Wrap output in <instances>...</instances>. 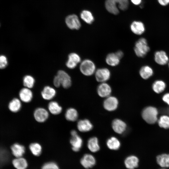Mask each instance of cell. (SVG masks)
<instances>
[{"label": "cell", "instance_id": "obj_10", "mask_svg": "<svg viewBox=\"0 0 169 169\" xmlns=\"http://www.w3.org/2000/svg\"><path fill=\"white\" fill-rule=\"evenodd\" d=\"M80 162L81 165L86 169H89L93 167L96 164V160L91 154H86L81 158Z\"/></svg>", "mask_w": 169, "mask_h": 169}, {"label": "cell", "instance_id": "obj_23", "mask_svg": "<svg viewBox=\"0 0 169 169\" xmlns=\"http://www.w3.org/2000/svg\"><path fill=\"white\" fill-rule=\"evenodd\" d=\"M130 28L134 34L140 35L142 34L145 30L143 24L139 21H134L131 24Z\"/></svg>", "mask_w": 169, "mask_h": 169}, {"label": "cell", "instance_id": "obj_32", "mask_svg": "<svg viewBox=\"0 0 169 169\" xmlns=\"http://www.w3.org/2000/svg\"><path fill=\"white\" fill-rule=\"evenodd\" d=\"M166 84L162 80L155 81L152 85L153 90L156 93H159L163 91L166 88Z\"/></svg>", "mask_w": 169, "mask_h": 169}, {"label": "cell", "instance_id": "obj_34", "mask_svg": "<svg viewBox=\"0 0 169 169\" xmlns=\"http://www.w3.org/2000/svg\"><path fill=\"white\" fill-rule=\"evenodd\" d=\"M9 159V154L5 149L0 147V167L8 162Z\"/></svg>", "mask_w": 169, "mask_h": 169}, {"label": "cell", "instance_id": "obj_17", "mask_svg": "<svg viewBox=\"0 0 169 169\" xmlns=\"http://www.w3.org/2000/svg\"><path fill=\"white\" fill-rule=\"evenodd\" d=\"M124 164L128 169H135L139 165V160L134 155H130L126 157L124 160Z\"/></svg>", "mask_w": 169, "mask_h": 169}, {"label": "cell", "instance_id": "obj_28", "mask_svg": "<svg viewBox=\"0 0 169 169\" xmlns=\"http://www.w3.org/2000/svg\"><path fill=\"white\" fill-rule=\"evenodd\" d=\"M106 145L109 149L111 150H117L120 148V143L117 138L113 136L108 139L106 141Z\"/></svg>", "mask_w": 169, "mask_h": 169}, {"label": "cell", "instance_id": "obj_45", "mask_svg": "<svg viewBox=\"0 0 169 169\" xmlns=\"http://www.w3.org/2000/svg\"><path fill=\"white\" fill-rule=\"evenodd\" d=\"M161 169H166V168H162Z\"/></svg>", "mask_w": 169, "mask_h": 169}, {"label": "cell", "instance_id": "obj_15", "mask_svg": "<svg viewBox=\"0 0 169 169\" xmlns=\"http://www.w3.org/2000/svg\"><path fill=\"white\" fill-rule=\"evenodd\" d=\"M112 126L113 130L119 134L123 133L126 130V125L122 120L119 119H115L113 120Z\"/></svg>", "mask_w": 169, "mask_h": 169}, {"label": "cell", "instance_id": "obj_44", "mask_svg": "<svg viewBox=\"0 0 169 169\" xmlns=\"http://www.w3.org/2000/svg\"><path fill=\"white\" fill-rule=\"evenodd\" d=\"M70 134L71 136H73L78 134V133L76 130H72L70 132Z\"/></svg>", "mask_w": 169, "mask_h": 169}, {"label": "cell", "instance_id": "obj_2", "mask_svg": "<svg viewBox=\"0 0 169 169\" xmlns=\"http://www.w3.org/2000/svg\"><path fill=\"white\" fill-rule=\"evenodd\" d=\"M79 70L83 74L89 76L95 74L96 69L93 61L90 59H86L80 63Z\"/></svg>", "mask_w": 169, "mask_h": 169}, {"label": "cell", "instance_id": "obj_3", "mask_svg": "<svg viewBox=\"0 0 169 169\" xmlns=\"http://www.w3.org/2000/svg\"><path fill=\"white\" fill-rule=\"evenodd\" d=\"M149 50V47L145 38H141L136 42L134 47V51L136 55L138 57H143Z\"/></svg>", "mask_w": 169, "mask_h": 169}, {"label": "cell", "instance_id": "obj_29", "mask_svg": "<svg viewBox=\"0 0 169 169\" xmlns=\"http://www.w3.org/2000/svg\"><path fill=\"white\" fill-rule=\"evenodd\" d=\"M13 166L17 169H26L28 163L26 159L20 157L13 159L12 161Z\"/></svg>", "mask_w": 169, "mask_h": 169}, {"label": "cell", "instance_id": "obj_35", "mask_svg": "<svg viewBox=\"0 0 169 169\" xmlns=\"http://www.w3.org/2000/svg\"><path fill=\"white\" fill-rule=\"evenodd\" d=\"M80 17L81 19L88 24H91L94 21V17L90 12L84 10L81 13Z\"/></svg>", "mask_w": 169, "mask_h": 169}, {"label": "cell", "instance_id": "obj_13", "mask_svg": "<svg viewBox=\"0 0 169 169\" xmlns=\"http://www.w3.org/2000/svg\"><path fill=\"white\" fill-rule=\"evenodd\" d=\"M19 99L21 101L25 103H28L32 100L33 94L30 89L25 87L22 88L19 91Z\"/></svg>", "mask_w": 169, "mask_h": 169}, {"label": "cell", "instance_id": "obj_21", "mask_svg": "<svg viewBox=\"0 0 169 169\" xmlns=\"http://www.w3.org/2000/svg\"><path fill=\"white\" fill-rule=\"evenodd\" d=\"M155 60L159 64L164 65L168 61V58L164 51H160L156 52L155 54Z\"/></svg>", "mask_w": 169, "mask_h": 169}, {"label": "cell", "instance_id": "obj_8", "mask_svg": "<svg viewBox=\"0 0 169 169\" xmlns=\"http://www.w3.org/2000/svg\"><path fill=\"white\" fill-rule=\"evenodd\" d=\"M57 75L60 80L61 85L65 89L69 88L71 85V79L69 75L63 70H59Z\"/></svg>", "mask_w": 169, "mask_h": 169}, {"label": "cell", "instance_id": "obj_5", "mask_svg": "<svg viewBox=\"0 0 169 169\" xmlns=\"http://www.w3.org/2000/svg\"><path fill=\"white\" fill-rule=\"evenodd\" d=\"M33 115L35 120L40 123L45 122L48 119L49 112L44 108L39 107L36 108L34 110Z\"/></svg>", "mask_w": 169, "mask_h": 169}, {"label": "cell", "instance_id": "obj_41", "mask_svg": "<svg viewBox=\"0 0 169 169\" xmlns=\"http://www.w3.org/2000/svg\"><path fill=\"white\" fill-rule=\"evenodd\" d=\"M115 54L117 56L121 59L124 56V53L121 51L120 50H118L115 52Z\"/></svg>", "mask_w": 169, "mask_h": 169}, {"label": "cell", "instance_id": "obj_4", "mask_svg": "<svg viewBox=\"0 0 169 169\" xmlns=\"http://www.w3.org/2000/svg\"><path fill=\"white\" fill-rule=\"evenodd\" d=\"M158 111L154 107L149 106L143 110L142 116L143 119L150 124L155 123L157 120Z\"/></svg>", "mask_w": 169, "mask_h": 169}, {"label": "cell", "instance_id": "obj_1", "mask_svg": "<svg viewBox=\"0 0 169 169\" xmlns=\"http://www.w3.org/2000/svg\"><path fill=\"white\" fill-rule=\"evenodd\" d=\"M128 0H106L105 7L110 13L115 15L119 13L118 8L122 10H126L128 6Z\"/></svg>", "mask_w": 169, "mask_h": 169}, {"label": "cell", "instance_id": "obj_40", "mask_svg": "<svg viewBox=\"0 0 169 169\" xmlns=\"http://www.w3.org/2000/svg\"><path fill=\"white\" fill-rule=\"evenodd\" d=\"M162 100L169 105V93H168L164 95L162 97Z\"/></svg>", "mask_w": 169, "mask_h": 169}, {"label": "cell", "instance_id": "obj_46", "mask_svg": "<svg viewBox=\"0 0 169 169\" xmlns=\"http://www.w3.org/2000/svg\"><path fill=\"white\" fill-rule=\"evenodd\" d=\"M168 66H169V64H168Z\"/></svg>", "mask_w": 169, "mask_h": 169}, {"label": "cell", "instance_id": "obj_33", "mask_svg": "<svg viewBox=\"0 0 169 169\" xmlns=\"http://www.w3.org/2000/svg\"><path fill=\"white\" fill-rule=\"evenodd\" d=\"M35 82L34 78L30 75H26L23 78V84L25 87L31 89L34 86Z\"/></svg>", "mask_w": 169, "mask_h": 169}, {"label": "cell", "instance_id": "obj_11", "mask_svg": "<svg viewBox=\"0 0 169 169\" xmlns=\"http://www.w3.org/2000/svg\"><path fill=\"white\" fill-rule=\"evenodd\" d=\"M81 62V59L80 56L76 53H72L68 55L66 66L69 69H74Z\"/></svg>", "mask_w": 169, "mask_h": 169}, {"label": "cell", "instance_id": "obj_42", "mask_svg": "<svg viewBox=\"0 0 169 169\" xmlns=\"http://www.w3.org/2000/svg\"><path fill=\"white\" fill-rule=\"evenodd\" d=\"M159 3L161 5L165 6L169 3V0H158Z\"/></svg>", "mask_w": 169, "mask_h": 169}, {"label": "cell", "instance_id": "obj_24", "mask_svg": "<svg viewBox=\"0 0 169 169\" xmlns=\"http://www.w3.org/2000/svg\"><path fill=\"white\" fill-rule=\"evenodd\" d=\"M22 106L21 100L18 98H14L9 102L8 108L11 112L17 113L20 110Z\"/></svg>", "mask_w": 169, "mask_h": 169}, {"label": "cell", "instance_id": "obj_6", "mask_svg": "<svg viewBox=\"0 0 169 169\" xmlns=\"http://www.w3.org/2000/svg\"><path fill=\"white\" fill-rule=\"evenodd\" d=\"M94 74L96 80L101 83L105 82L109 79L111 76L110 70L106 68L96 69Z\"/></svg>", "mask_w": 169, "mask_h": 169}, {"label": "cell", "instance_id": "obj_37", "mask_svg": "<svg viewBox=\"0 0 169 169\" xmlns=\"http://www.w3.org/2000/svg\"><path fill=\"white\" fill-rule=\"evenodd\" d=\"M8 64V61L6 57L3 55H0V69L6 68Z\"/></svg>", "mask_w": 169, "mask_h": 169}, {"label": "cell", "instance_id": "obj_20", "mask_svg": "<svg viewBox=\"0 0 169 169\" xmlns=\"http://www.w3.org/2000/svg\"><path fill=\"white\" fill-rule=\"evenodd\" d=\"M12 153L17 158L21 157L25 152L24 146L18 143L13 144L11 147Z\"/></svg>", "mask_w": 169, "mask_h": 169}, {"label": "cell", "instance_id": "obj_30", "mask_svg": "<svg viewBox=\"0 0 169 169\" xmlns=\"http://www.w3.org/2000/svg\"><path fill=\"white\" fill-rule=\"evenodd\" d=\"M139 74L142 78L146 79L151 76L153 74L152 69L148 66L142 67L140 70Z\"/></svg>", "mask_w": 169, "mask_h": 169}, {"label": "cell", "instance_id": "obj_14", "mask_svg": "<svg viewBox=\"0 0 169 169\" xmlns=\"http://www.w3.org/2000/svg\"><path fill=\"white\" fill-rule=\"evenodd\" d=\"M56 91L53 87L49 86L44 87L41 92L42 98L46 100H50L56 96Z\"/></svg>", "mask_w": 169, "mask_h": 169}, {"label": "cell", "instance_id": "obj_38", "mask_svg": "<svg viewBox=\"0 0 169 169\" xmlns=\"http://www.w3.org/2000/svg\"><path fill=\"white\" fill-rule=\"evenodd\" d=\"M42 169H59L58 165L53 162H49L45 164Z\"/></svg>", "mask_w": 169, "mask_h": 169}, {"label": "cell", "instance_id": "obj_18", "mask_svg": "<svg viewBox=\"0 0 169 169\" xmlns=\"http://www.w3.org/2000/svg\"><path fill=\"white\" fill-rule=\"evenodd\" d=\"M93 127V125L91 122L87 119L80 120L77 123V129L81 132L89 131L92 130Z\"/></svg>", "mask_w": 169, "mask_h": 169}, {"label": "cell", "instance_id": "obj_12", "mask_svg": "<svg viewBox=\"0 0 169 169\" xmlns=\"http://www.w3.org/2000/svg\"><path fill=\"white\" fill-rule=\"evenodd\" d=\"M112 92L110 85L105 82L101 83L98 86L97 92L101 97H107L110 96Z\"/></svg>", "mask_w": 169, "mask_h": 169}, {"label": "cell", "instance_id": "obj_26", "mask_svg": "<svg viewBox=\"0 0 169 169\" xmlns=\"http://www.w3.org/2000/svg\"><path fill=\"white\" fill-rule=\"evenodd\" d=\"M87 147L92 152H96L100 149L98 140L96 137H93L90 138L87 142Z\"/></svg>", "mask_w": 169, "mask_h": 169}, {"label": "cell", "instance_id": "obj_22", "mask_svg": "<svg viewBox=\"0 0 169 169\" xmlns=\"http://www.w3.org/2000/svg\"><path fill=\"white\" fill-rule=\"evenodd\" d=\"M120 59L117 56L115 53H111L108 54L105 59L106 63L109 65L115 67L118 65Z\"/></svg>", "mask_w": 169, "mask_h": 169}, {"label": "cell", "instance_id": "obj_39", "mask_svg": "<svg viewBox=\"0 0 169 169\" xmlns=\"http://www.w3.org/2000/svg\"><path fill=\"white\" fill-rule=\"evenodd\" d=\"M53 84L54 86L56 87H59L61 85L59 78L57 75L54 77L53 80Z\"/></svg>", "mask_w": 169, "mask_h": 169}, {"label": "cell", "instance_id": "obj_16", "mask_svg": "<svg viewBox=\"0 0 169 169\" xmlns=\"http://www.w3.org/2000/svg\"><path fill=\"white\" fill-rule=\"evenodd\" d=\"M70 143L72 146V150L75 152L79 151L83 145V141L82 138L77 134L71 136Z\"/></svg>", "mask_w": 169, "mask_h": 169}, {"label": "cell", "instance_id": "obj_31", "mask_svg": "<svg viewBox=\"0 0 169 169\" xmlns=\"http://www.w3.org/2000/svg\"><path fill=\"white\" fill-rule=\"evenodd\" d=\"M29 148L31 153L34 156H39L41 153L42 146L38 142L31 143L29 145Z\"/></svg>", "mask_w": 169, "mask_h": 169}, {"label": "cell", "instance_id": "obj_19", "mask_svg": "<svg viewBox=\"0 0 169 169\" xmlns=\"http://www.w3.org/2000/svg\"><path fill=\"white\" fill-rule=\"evenodd\" d=\"M48 110L52 114L57 115L59 114L62 111V108L56 101H51L48 105Z\"/></svg>", "mask_w": 169, "mask_h": 169}, {"label": "cell", "instance_id": "obj_27", "mask_svg": "<svg viewBox=\"0 0 169 169\" xmlns=\"http://www.w3.org/2000/svg\"><path fill=\"white\" fill-rule=\"evenodd\" d=\"M156 160L158 165L162 168L169 167V154L160 155L157 156Z\"/></svg>", "mask_w": 169, "mask_h": 169}, {"label": "cell", "instance_id": "obj_36", "mask_svg": "<svg viewBox=\"0 0 169 169\" xmlns=\"http://www.w3.org/2000/svg\"><path fill=\"white\" fill-rule=\"evenodd\" d=\"M159 126L165 129L169 128V117L166 115L161 116L158 120Z\"/></svg>", "mask_w": 169, "mask_h": 169}, {"label": "cell", "instance_id": "obj_43", "mask_svg": "<svg viewBox=\"0 0 169 169\" xmlns=\"http://www.w3.org/2000/svg\"><path fill=\"white\" fill-rule=\"evenodd\" d=\"M131 2L134 4L137 5L141 2V0H131Z\"/></svg>", "mask_w": 169, "mask_h": 169}, {"label": "cell", "instance_id": "obj_25", "mask_svg": "<svg viewBox=\"0 0 169 169\" xmlns=\"http://www.w3.org/2000/svg\"><path fill=\"white\" fill-rule=\"evenodd\" d=\"M78 113L75 108L70 107L68 108L65 113V117L69 121L74 122L78 118Z\"/></svg>", "mask_w": 169, "mask_h": 169}, {"label": "cell", "instance_id": "obj_9", "mask_svg": "<svg viewBox=\"0 0 169 169\" xmlns=\"http://www.w3.org/2000/svg\"><path fill=\"white\" fill-rule=\"evenodd\" d=\"M118 101L116 98L113 96H109L105 100L103 103L104 108L109 111H112L117 108Z\"/></svg>", "mask_w": 169, "mask_h": 169}, {"label": "cell", "instance_id": "obj_7", "mask_svg": "<svg viewBox=\"0 0 169 169\" xmlns=\"http://www.w3.org/2000/svg\"><path fill=\"white\" fill-rule=\"evenodd\" d=\"M65 23L68 27L71 29H79L81 26L78 16L75 14L68 16L66 18Z\"/></svg>", "mask_w": 169, "mask_h": 169}]
</instances>
